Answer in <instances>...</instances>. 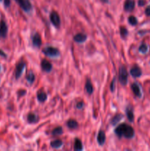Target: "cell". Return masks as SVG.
Returning <instances> with one entry per match:
<instances>
[{"mask_svg":"<svg viewBox=\"0 0 150 151\" xmlns=\"http://www.w3.org/2000/svg\"><path fill=\"white\" fill-rule=\"evenodd\" d=\"M115 134L119 137H124L126 139H132L135 136V131L133 128L129 125L123 123L117 127L114 131Z\"/></svg>","mask_w":150,"mask_h":151,"instance_id":"cell-1","label":"cell"},{"mask_svg":"<svg viewBox=\"0 0 150 151\" xmlns=\"http://www.w3.org/2000/svg\"><path fill=\"white\" fill-rule=\"evenodd\" d=\"M43 53L47 57L58 58L60 56V52L57 48L53 47H46L43 50Z\"/></svg>","mask_w":150,"mask_h":151,"instance_id":"cell-2","label":"cell"},{"mask_svg":"<svg viewBox=\"0 0 150 151\" xmlns=\"http://www.w3.org/2000/svg\"><path fill=\"white\" fill-rule=\"evenodd\" d=\"M119 82L121 85L126 86L127 83L128 81V73L127 71H126V68L124 66H121L120 69H119Z\"/></svg>","mask_w":150,"mask_h":151,"instance_id":"cell-3","label":"cell"},{"mask_svg":"<svg viewBox=\"0 0 150 151\" xmlns=\"http://www.w3.org/2000/svg\"><path fill=\"white\" fill-rule=\"evenodd\" d=\"M15 1H17L18 4L21 7L24 11L28 13L32 10V5L29 0H15Z\"/></svg>","mask_w":150,"mask_h":151,"instance_id":"cell-4","label":"cell"},{"mask_svg":"<svg viewBox=\"0 0 150 151\" xmlns=\"http://www.w3.org/2000/svg\"><path fill=\"white\" fill-rule=\"evenodd\" d=\"M50 22H51L53 25L56 27H60V18L59 16L58 13H56L55 11L51 12L50 14Z\"/></svg>","mask_w":150,"mask_h":151,"instance_id":"cell-5","label":"cell"},{"mask_svg":"<svg viewBox=\"0 0 150 151\" xmlns=\"http://www.w3.org/2000/svg\"><path fill=\"white\" fill-rule=\"evenodd\" d=\"M25 67H26V64L24 62H20L18 63L16 68V72H15V77L16 79H19L21 76L22 73H23Z\"/></svg>","mask_w":150,"mask_h":151,"instance_id":"cell-6","label":"cell"},{"mask_svg":"<svg viewBox=\"0 0 150 151\" xmlns=\"http://www.w3.org/2000/svg\"><path fill=\"white\" fill-rule=\"evenodd\" d=\"M7 31H8V28H7V24L4 21L1 20L0 22V38H5L7 35Z\"/></svg>","mask_w":150,"mask_h":151,"instance_id":"cell-7","label":"cell"},{"mask_svg":"<svg viewBox=\"0 0 150 151\" xmlns=\"http://www.w3.org/2000/svg\"><path fill=\"white\" fill-rule=\"evenodd\" d=\"M32 44L35 47H37V48H39L40 47L42 44V41H41V35L38 33H35V35L32 36Z\"/></svg>","mask_w":150,"mask_h":151,"instance_id":"cell-8","label":"cell"},{"mask_svg":"<svg viewBox=\"0 0 150 151\" xmlns=\"http://www.w3.org/2000/svg\"><path fill=\"white\" fill-rule=\"evenodd\" d=\"M41 68L44 72H50L52 69V65L47 60H43L41 61Z\"/></svg>","mask_w":150,"mask_h":151,"instance_id":"cell-9","label":"cell"},{"mask_svg":"<svg viewBox=\"0 0 150 151\" xmlns=\"http://www.w3.org/2000/svg\"><path fill=\"white\" fill-rule=\"evenodd\" d=\"M131 88H132V92L134 93V94H135L136 97H141V95H142V94H141V88H140L139 85H138V83H132V85H131Z\"/></svg>","mask_w":150,"mask_h":151,"instance_id":"cell-10","label":"cell"},{"mask_svg":"<svg viewBox=\"0 0 150 151\" xmlns=\"http://www.w3.org/2000/svg\"><path fill=\"white\" fill-rule=\"evenodd\" d=\"M106 140V135L105 133L103 131H99L97 135V142H98L99 145H103L105 142Z\"/></svg>","mask_w":150,"mask_h":151,"instance_id":"cell-11","label":"cell"},{"mask_svg":"<svg viewBox=\"0 0 150 151\" xmlns=\"http://www.w3.org/2000/svg\"><path fill=\"white\" fill-rule=\"evenodd\" d=\"M130 74L132 77L134 78H139L142 75V71L138 66H134L130 70Z\"/></svg>","mask_w":150,"mask_h":151,"instance_id":"cell-12","label":"cell"},{"mask_svg":"<svg viewBox=\"0 0 150 151\" xmlns=\"http://www.w3.org/2000/svg\"><path fill=\"white\" fill-rule=\"evenodd\" d=\"M135 7V0H126L124 9L126 11H132Z\"/></svg>","mask_w":150,"mask_h":151,"instance_id":"cell-13","label":"cell"},{"mask_svg":"<svg viewBox=\"0 0 150 151\" xmlns=\"http://www.w3.org/2000/svg\"><path fill=\"white\" fill-rule=\"evenodd\" d=\"M87 35L82 33H78L74 37V41L77 43H83L86 41Z\"/></svg>","mask_w":150,"mask_h":151,"instance_id":"cell-14","label":"cell"},{"mask_svg":"<svg viewBox=\"0 0 150 151\" xmlns=\"http://www.w3.org/2000/svg\"><path fill=\"white\" fill-rule=\"evenodd\" d=\"M122 119H123V115L121 114H118L115 115V116L112 118L111 120H110V124H111L112 125H113V126H115V125H117Z\"/></svg>","mask_w":150,"mask_h":151,"instance_id":"cell-15","label":"cell"},{"mask_svg":"<svg viewBox=\"0 0 150 151\" xmlns=\"http://www.w3.org/2000/svg\"><path fill=\"white\" fill-rule=\"evenodd\" d=\"M38 119H39V118L35 114L30 113L28 114L27 121L29 123H36V122H38Z\"/></svg>","mask_w":150,"mask_h":151,"instance_id":"cell-16","label":"cell"},{"mask_svg":"<svg viewBox=\"0 0 150 151\" xmlns=\"http://www.w3.org/2000/svg\"><path fill=\"white\" fill-rule=\"evenodd\" d=\"M126 114L127 116L128 120L130 122H132L134 121V114H133V111L131 109L130 107H127L126 109Z\"/></svg>","mask_w":150,"mask_h":151,"instance_id":"cell-17","label":"cell"},{"mask_svg":"<svg viewBox=\"0 0 150 151\" xmlns=\"http://www.w3.org/2000/svg\"><path fill=\"white\" fill-rule=\"evenodd\" d=\"M85 91L88 93V94H93V91H94V88H93V86L91 84V81H90L89 79H88L86 81V83H85Z\"/></svg>","mask_w":150,"mask_h":151,"instance_id":"cell-18","label":"cell"},{"mask_svg":"<svg viewBox=\"0 0 150 151\" xmlns=\"http://www.w3.org/2000/svg\"><path fill=\"white\" fill-rule=\"evenodd\" d=\"M62 145H63V142L59 139L54 140V141H52L50 143V146L54 149L60 148V147H62Z\"/></svg>","mask_w":150,"mask_h":151,"instance_id":"cell-19","label":"cell"},{"mask_svg":"<svg viewBox=\"0 0 150 151\" xmlns=\"http://www.w3.org/2000/svg\"><path fill=\"white\" fill-rule=\"evenodd\" d=\"M67 126L71 129H74L78 127V123L74 119H69L67 122Z\"/></svg>","mask_w":150,"mask_h":151,"instance_id":"cell-20","label":"cell"},{"mask_svg":"<svg viewBox=\"0 0 150 151\" xmlns=\"http://www.w3.org/2000/svg\"><path fill=\"white\" fill-rule=\"evenodd\" d=\"M74 149L75 150H82V149H83L82 142H81L79 139H75Z\"/></svg>","mask_w":150,"mask_h":151,"instance_id":"cell-21","label":"cell"},{"mask_svg":"<svg viewBox=\"0 0 150 151\" xmlns=\"http://www.w3.org/2000/svg\"><path fill=\"white\" fill-rule=\"evenodd\" d=\"M37 98H38V101L41 102V103H44L46 100L47 99V95L46 93L44 92H39L37 95Z\"/></svg>","mask_w":150,"mask_h":151,"instance_id":"cell-22","label":"cell"},{"mask_svg":"<svg viewBox=\"0 0 150 151\" xmlns=\"http://www.w3.org/2000/svg\"><path fill=\"white\" fill-rule=\"evenodd\" d=\"M26 79L29 84L33 83L34 81H35V75H34V73H32V72H29V73L26 75Z\"/></svg>","mask_w":150,"mask_h":151,"instance_id":"cell-23","label":"cell"},{"mask_svg":"<svg viewBox=\"0 0 150 151\" xmlns=\"http://www.w3.org/2000/svg\"><path fill=\"white\" fill-rule=\"evenodd\" d=\"M63 134V128L61 127H57L56 128H54V130L51 132V134L53 136H59Z\"/></svg>","mask_w":150,"mask_h":151,"instance_id":"cell-24","label":"cell"},{"mask_svg":"<svg viewBox=\"0 0 150 151\" xmlns=\"http://www.w3.org/2000/svg\"><path fill=\"white\" fill-rule=\"evenodd\" d=\"M120 33H121V38H125L128 35V30L124 27H121Z\"/></svg>","mask_w":150,"mask_h":151,"instance_id":"cell-25","label":"cell"},{"mask_svg":"<svg viewBox=\"0 0 150 151\" xmlns=\"http://www.w3.org/2000/svg\"><path fill=\"white\" fill-rule=\"evenodd\" d=\"M128 22L132 26H135V25L138 24V20H137V19L135 16H129V19H128Z\"/></svg>","mask_w":150,"mask_h":151,"instance_id":"cell-26","label":"cell"},{"mask_svg":"<svg viewBox=\"0 0 150 151\" xmlns=\"http://www.w3.org/2000/svg\"><path fill=\"white\" fill-rule=\"evenodd\" d=\"M148 51V47H147L146 44H141V47H139V52L141 53H143V54H145V53L147 52Z\"/></svg>","mask_w":150,"mask_h":151,"instance_id":"cell-27","label":"cell"},{"mask_svg":"<svg viewBox=\"0 0 150 151\" xmlns=\"http://www.w3.org/2000/svg\"><path fill=\"white\" fill-rule=\"evenodd\" d=\"M115 88H116V78H114L112 81V82L110 83V88L112 92L115 91Z\"/></svg>","mask_w":150,"mask_h":151,"instance_id":"cell-28","label":"cell"},{"mask_svg":"<svg viewBox=\"0 0 150 151\" xmlns=\"http://www.w3.org/2000/svg\"><path fill=\"white\" fill-rule=\"evenodd\" d=\"M4 4L5 7H8L10 5V0H4Z\"/></svg>","mask_w":150,"mask_h":151,"instance_id":"cell-29","label":"cell"},{"mask_svg":"<svg viewBox=\"0 0 150 151\" xmlns=\"http://www.w3.org/2000/svg\"><path fill=\"white\" fill-rule=\"evenodd\" d=\"M83 106H84V103H82V102H79V103H78L77 104H76V109H81L82 107H83Z\"/></svg>","mask_w":150,"mask_h":151,"instance_id":"cell-30","label":"cell"},{"mask_svg":"<svg viewBox=\"0 0 150 151\" xmlns=\"http://www.w3.org/2000/svg\"><path fill=\"white\" fill-rule=\"evenodd\" d=\"M145 13H146V16H150V5H149L148 7H147L146 8Z\"/></svg>","mask_w":150,"mask_h":151,"instance_id":"cell-31","label":"cell"},{"mask_svg":"<svg viewBox=\"0 0 150 151\" xmlns=\"http://www.w3.org/2000/svg\"><path fill=\"white\" fill-rule=\"evenodd\" d=\"M146 4L145 0H139L138 1V5L139 6H144Z\"/></svg>","mask_w":150,"mask_h":151,"instance_id":"cell-32","label":"cell"},{"mask_svg":"<svg viewBox=\"0 0 150 151\" xmlns=\"http://www.w3.org/2000/svg\"><path fill=\"white\" fill-rule=\"evenodd\" d=\"M0 55H1V57L4 58H7V55H6L5 53H4V52H3L2 50H0Z\"/></svg>","mask_w":150,"mask_h":151,"instance_id":"cell-33","label":"cell"},{"mask_svg":"<svg viewBox=\"0 0 150 151\" xmlns=\"http://www.w3.org/2000/svg\"><path fill=\"white\" fill-rule=\"evenodd\" d=\"M26 94V91L25 90H23V91H19V96H23Z\"/></svg>","mask_w":150,"mask_h":151,"instance_id":"cell-34","label":"cell"},{"mask_svg":"<svg viewBox=\"0 0 150 151\" xmlns=\"http://www.w3.org/2000/svg\"><path fill=\"white\" fill-rule=\"evenodd\" d=\"M101 1L104 3H108L109 2V0H101Z\"/></svg>","mask_w":150,"mask_h":151,"instance_id":"cell-35","label":"cell"},{"mask_svg":"<svg viewBox=\"0 0 150 151\" xmlns=\"http://www.w3.org/2000/svg\"><path fill=\"white\" fill-rule=\"evenodd\" d=\"M0 70H1V66H0Z\"/></svg>","mask_w":150,"mask_h":151,"instance_id":"cell-36","label":"cell"},{"mask_svg":"<svg viewBox=\"0 0 150 151\" xmlns=\"http://www.w3.org/2000/svg\"><path fill=\"white\" fill-rule=\"evenodd\" d=\"M2 1V0H0V1Z\"/></svg>","mask_w":150,"mask_h":151,"instance_id":"cell-37","label":"cell"}]
</instances>
